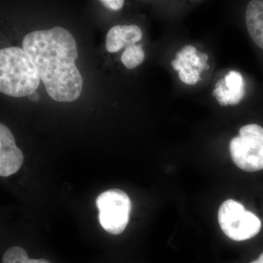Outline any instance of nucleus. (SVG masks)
Wrapping results in <instances>:
<instances>
[{
  "mask_svg": "<svg viewBox=\"0 0 263 263\" xmlns=\"http://www.w3.org/2000/svg\"><path fill=\"white\" fill-rule=\"evenodd\" d=\"M22 46L53 100L72 102L80 97L83 79L76 65L77 45L70 32L61 27L34 31L25 36Z\"/></svg>",
  "mask_w": 263,
  "mask_h": 263,
  "instance_id": "obj_1",
  "label": "nucleus"
},
{
  "mask_svg": "<svg viewBox=\"0 0 263 263\" xmlns=\"http://www.w3.org/2000/svg\"><path fill=\"white\" fill-rule=\"evenodd\" d=\"M39 73L32 59L23 48L10 47L0 51V91L13 98L28 96L40 84Z\"/></svg>",
  "mask_w": 263,
  "mask_h": 263,
  "instance_id": "obj_2",
  "label": "nucleus"
},
{
  "mask_svg": "<svg viewBox=\"0 0 263 263\" xmlns=\"http://www.w3.org/2000/svg\"><path fill=\"white\" fill-rule=\"evenodd\" d=\"M218 220L223 233L230 239L242 241L258 234L262 223L253 213L249 212L239 202L229 199L221 204Z\"/></svg>",
  "mask_w": 263,
  "mask_h": 263,
  "instance_id": "obj_3",
  "label": "nucleus"
},
{
  "mask_svg": "<svg viewBox=\"0 0 263 263\" xmlns=\"http://www.w3.org/2000/svg\"><path fill=\"white\" fill-rule=\"evenodd\" d=\"M99 221L103 229L112 235L122 233L127 228L132 211L127 194L119 189L107 190L96 200Z\"/></svg>",
  "mask_w": 263,
  "mask_h": 263,
  "instance_id": "obj_4",
  "label": "nucleus"
},
{
  "mask_svg": "<svg viewBox=\"0 0 263 263\" xmlns=\"http://www.w3.org/2000/svg\"><path fill=\"white\" fill-rule=\"evenodd\" d=\"M232 160L246 172L263 170V144L235 137L230 143Z\"/></svg>",
  "mask_w": 263,
  "mask_h": 263,
  "instance_id": "obj_5",
  "label": "nucleus"
},
{
  "mask_svg": "<svg viewBox=\"0 0 263 263\" xmlns=\"http://www.w3.org/2000/svg\"><path fill=\"white\" fill-rule=\"evenodd\" d=\"M24 156L15 145L14 137L4 124H0V176L8 177L20 169Z\"/></svg>",
  "mask_w": 263,
  "mask_h": 263,
  "instance_id": "obj_6",
  "label": "nucleus"
},
{
  "mask_svg": "<svg viewBox=\"0 0 263 263\" xmlns=\"http://www.w3.org/2000/svg\"><path fill=\"white\" fill-rule=\"evenodd\" d=\"M213 95L219 105H236L245 96V81L240 72L231 71L224 80L218 81Z\"/></svg>",
  "mask_w": 263,
  "mask_h": 263,
  "instance_id": "obj_7",
  "label": "nucleus"
},
{
  "mask_svg": "<svg viewBox=\"0 0 263 263\" xmlns=\"http://www.w3.org/2000/svg\"><path fill=\"white\" fill-rule=\"evenodd\" d=\"M246 22L249 35L263 50V1L253 0L247 5Z\"/></svg>",
  "mask_w": 263,
  "mask_h": 263,
  "instance_id": "obj_8",
  "label": "nucleus"
},
{
  "mask_svg": "<svg viewBox=\"0 0 263 263\" xmlns=\"http://www.w3.org/2000/svg\"><path fill=\"white\" fill-rule=\"evenodd\" d=\"M3 263H51L46 259L29 258L25 249L20 247L8 249L3 256Z\"/></svg>",
  "mask_w": 263,
  "mask_h": 263,
  "instance_id": "obj_9",
  "label": "nucleus"
},
{
  "mask_svg": "<svg viewBox=\"0 0 263 263\" xmlns=\"http://www.w3.org/2000/svg\"><path fill=\"white\" fill-rule=\"evenodd\" d=\"M145 58V53L141 45H132L127 46L122 53L121 60L128 69H134L141 65Z\"/></svg>",
  "mask_w": 263,
  "mask_h": 263,
  "instance_id": "obj_10",
  "label": "nucleus"
},
{
  "mask_svg": "<svg viewBox=\"0 0 263 263\" xmlns=\"http://www.w3.org/2000/svg\"><path fill=\"white\" fill-rule=\"evenodd\" d=\"M123 41L122 26H115L109 30L107 34L106 49L110 53H115L125 47Z\"/></svg>",
  "mask_w": 263,
  "mask_h": 263,
  "instance_id": "obj_11",
  "label": "nucleus"
},
{
  "mask_svg": "<svg viewBox=\"0 0 263 263\" xmlns=\"http://www.w3.org/2000/svg\"><path fill=\"white\" fill-rule=\"evenodd\" d=\"M240 138L263 144V128L257 124H248L241 127L239 131Z\"/></svg>",
  "mask_w": 263,
  "mask_h": 263,
  "instance_id": "obj_12",
  "label": "nucleus"
},
{
  "mask_svg": "<svg viewBox=\"0 0 263 263\" xmlns=\"http://www.w3.org/2000/svg\"><path fill=\"white\" fill-rule=\"evenodd\" d=\"M123 41L126 48L141 41L143 33L141 29L136 25L122 26Z\"/></svg>",
  "mask_w": 263,
  "mask_h": 263,
  "instance_id": "obj_13",
  "label": "nucleus"
},
{
  "mask_svg": "<svg viewBox=\"0 0 263 263\" xmlns=\"http://www.w3.org/2000/svg\"><path fill=\"white\" fill-rule=\"evenodd\" d=\"M101 3L109 9L119 10L122 9L124 2L123 0H103Z\"/></svg>",
  "mask_w": 263,
  "mask_h": 263,
  "instance_id": "obj_14",
  "label": "nucleus"
},
{
  "mask_svg": "<svg viewBox=\"0 0 263 263\" xmlns=\"http://www.w3.org/2000/svg\"><path fill=\"white\" fill-rule=\"evenodd\" d=\"M189 58H190V62H191V65L194 68H198L199 65L201 63L198 54L196 53V54L192 55V56L189 57Z\"/></svg>",
  "mask_w": 263,
  "mask_h": 263,
  "instance_id": "obj_15",
  "label": "nucleus"
},
{
  "mask_svg": "<svg viewBox=\"0 0 263 263\" xmlns=\"http://www.w3.org/2000/svg\"><path fill=\"white\" fill-rule=\"evenodd\" d=\"M185 55L187 57L192 56L193 54H196L197 49L193 46H186L182 48V51Z\"/></svg>",
  "mask_w": 263,
  "mask_h": 263,
  "instance_id": "obj_16",
  "label": "nucleus"
},
{
  "mask_svg": "<svg viewBox=\"0 0 263 263\" xmlns=\"http://www.w3.org/2000/svg\"><path fill=\"white\" fill-rule=\"evenodd\" d=\"M29 100L32 102H37L40 100V96L37 91H34L28 95Z\"/></svg>",
  "mask_w": 263,
  "mask_h": 263,
  "instance_id": "obj_17",
  "label": "nucleus"
},
{
  "mask_svg": "<svg viewBox=\"0 0 263 263\" xmlns=\"http://www.w3.org/2000/svg\"><path fill=\"white\" fill-rule=\"evenodd\" d=\"M251 263H263V253L260 254L258 259H256V260L252 261Z\"/></svg>",
  "mask_w": 263,
  "mask_h": 263,
  "instance_id": "obj_18",
  "label": "nucleus"
}]
</instances>
